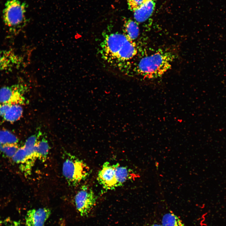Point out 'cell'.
Masks as SVG:
<instances>
[{"mask_svg": "<svg viewBox=\"0 0 226 226\" xmlns=\"http://www.w3.org/2000/svg\"><path fill=\"white\" fill-rule=\"evenodd\" d=\"M100 48L103 59L118 65L128 62L137 52L135 42L129 40L123 34L118 33L106 35L100 43Z\"/></svg>", "mask_w": 226, "mask_h": 226, "instance_id": "obj_1", "label": "cell"}, {"mask_svg": "<svg viewBox=\"0 0 226 226\" xmlns=\"http://www.w3.org/2000/svg\"><path fill=\"white\" fill-rule=\"evenodd\" d=\"M175 58V55L172 51L160 49L141 58L137 63L134 70L144 78H159L171 68Z\"/></svg>", "mask_w": 226, "mask_h": 226, "instance_id": "obj_2", "label": "cell"}, {"mask_svg": "<svg viewBox=\"0 0 226 226\" xmlns=\"http://www.w3.org/2000/svg\"><path fill=\"white\" fill-rule=\"evenodd\" d=\"M62 171L63 176L70 186L78 185L89 175L90 170L82 160L70 153H64Z\"/></svg>", "mask_w": 226, "mask_h": 226, "instance_id": "obj_3", "label": "cell"}, {"mask_svg": "<svg viewBox=\"0 0 226 226\" xmlns=\"http://www.w3.org/2000/svg\"><path fill=\"white\" fill-rule=\"evenodd\" d=\"M25 4L19 0H7L3 13L5 25L10 31L19 30L25 23Z\"/></svg>", "mask_w": 226, "mask_h": 226, "instance_id": "obj_4", "label": "cell"}, {"mask_svg": "<svg viewBox=\"0 0 226 226\" xmlns=\"http://www.w3.org/2000/svg\"><path fill=\"white\" fill-rule=\"evenodd\" d=\"M97 198L92 189L88 185L81 186L74 198L75 206L82 216H86L95 206Z\"/></svg>", "mask_w": 226, "mask_h": 226, "instance_id": "obj_5", "label": "cell"}, {"mask_svg": "<svg viewBox=\"0 0 226 226\" xmlns=\"http://www.w3.org/2000/svg\"><path fill=\"white\" fill-rule=\"evenodd\" d=\"M25 87L21 84H16L0 89V104H18L25 103L24 93Z\"/></svg>", "mask_w": 226, "mask_h": 226, "instance_id": "obj_6", "label": "cell"}, {"mask_svg": "<svg viewBox=\"0 0 226 226\" xmlns=\"http://www.w3.org/2000/svg\"><path fill=\"white\" fill-rule=\"evenodd\" d=\"M116 164L105 162L99 171L97 180L105 190H113L118 187L115 172Z\"/></svg>", "mask_w": 226, "mask_h": 226, "instance_id": "obj_7", "label": "cell"}, {"mask_svg": "<svg viewBox=\"0 0 226 226\" xmlns=\"http://www.w3.org/2000/svg\"><path fill=\"white\" fill-rule=\"evenodd\" d=\"M51 213L47 208H40L29 210L25 217V226H44Z\"/></svg>", "mask_w": 226, "mask_h": 226, "instance_id": "obj_8", "label": "cell"}, {"mask_svg": "<svg viewBox=\"0 0 226 226\" xmlns=\"http://www.w3.org/2000/svg\"><path fill=\"white\" fill-rule=\"evenodd\" d=\"M22 62V58L13 51L0 49V71L12 70Z\"/></svg>", "mask_w": 226, "mask_h": 226, "instance_id": "obj_9", "label": "cell"}, {"mask_svg": "<svg viewBox=\"0 0 226 226\" xmlns=\"http://www.w3.org/2000/svg\"><path fill=\"white\" fill-rule=\"evenodd\" d=\"M40 135H34L29 137L26 141L24 146L26 155V161L23 169L29 173L37 159L36 149L39 137Z\"/></svg>", "mask_w": 226, "mask_h": 226, "instance_id": "obj_10", "label": "cell"}, {"mask_svg": "<svg viewBox=\"0 0 226 226\" xmlns=\"http://www.w3.org/2000/svg\"><path fill=\"white\" fill-rule=\"evenodd\" d=\"M156 0H144L141 5L133 12L135 21L141 23L146 21L152 15L154 10Z\"/></svg>", "mask_w": 226, "mask_h": 226, "instance_id": "obj_11", "label": "cell"}, {"mask_svg": "<svg viewBox=\"0 0 226 226\" xmlns=\"http://www.w3.org/2000/svg\"><path fill=\"white\" fill-rule=\"evenodd\" d=\"M123 34L131 41L134 42L138 37L139 29L138 24L130 19L125 20L123 24Z\"/></svg>", "mask_w": 226, "mask_h": 226, "instance_id": "obj_12", "label": "cell"}, {"mask_svg": "<svg viewBox=\"0 0 226 226\" xmlns=\"http://www.w3.org/2000/svg\"><path fill=\"white\" fill-rule=\"evenodd\" d=\"M23 113V109L21 105H10L3 119L7 121L14 122L20 119Z\"/></svg>", "mask_w": 226, "mask_h": 226, "instance_id": "obj_13", "label": "cell"}, {"mask_svg": "<svg viewBox=\"0 0 226 226\" xmlns=\"http://www.w3.org/2000/svg\"><path fill=\"white\" fill-rule=\"evenodd\" d=\"M49 147L47 140L43 138L37 143L36 155L37 159L42 162H45L48 154Z\"/></svg>", "mask_w": 226, "mask_h": 226, "instance_id": "obj_14", "label": "cell"}, {"mask_svg": "<svg viewBox=\"0 0 226 226\" xmlns=\"http://www.w3.org/2000/svg\"><path fill=\"white\" fill-rule=\"evenodd\" d=\"M17 137L10 132L0 130V148L10 144H17Z\"/></svg>", "mask_w": 226, "mask_h": 226, "instance_id": "obj_15", "label": "cell"}, {"mask_svg": "<svg viewBox=\"0 0 226 226\" xmlns=\"http://www.w3.org/2000/svg\"><path fill=\"white\" fill-rule=\"evenodd\" d=\"M162 225L163 226H184L180 219L171 213H167L163 216Z\"/></svg>", "mask_w": 226, "mask_h": 226, "instance_id": "obj_16", "label": "cell"}, {"mask_svg": "<svg viewBox=\"0 0 226 226\" xmlns=\"http://www.w3.org/2000/svg\"><path fill=\"white\" fill-rule=\"evenodd\" d=\"M12 158L13 161L16 163H25L26 161V155L24 146L18 148Z\"/></svg>", "mask_w": 226, "mask_h": 226, "instance_id": "obj_17", "label": "cell"}, {"mask_svg": "<svg viewBox=\"0 0 226 226\" xmlns=\"http://www.w3.org/2000/svg\"><path fill=\"white\" fill-rule=\"evenodd\" d=\"M19 148L17 144H10L0 148V150L6 156L13 157Z\"/></svg>", "mask_w": 226, "mask_h": 226, "instance_id": "obj_18", "label": "cell"}, {"mask_svg": "<svg viewBox=\"0 0 226 226\" xmlns=\"http://www.w3.org/2000/svg\"><path fill=\"white\" fill-rule=\"evenodd\" d=\"M144 0H127L128 9L134 12L143 3Z\"/></svg>", "mask_w": 226, "mask_h": 226, "instance_id": "obj_19", "label": "cell"}, {"mask_svg": "<svg viewBox=\"0 0 226 226\" xmlns=\"http://www.w3.org/2000/svg\"><path fill=\"white\" fill-rule=\"evenodd\" d=\"M5 226H23L19 222H13L10 223L8 224Z\"/></svg>", "mask_w": 226, "mask_h": 226, "instance_id": "obj_20", "label": "cell"}, {"mask_svg": "<svg viewBox=\"0 0 226 226\" xmlns=\"http://www.w3.org/2000/svg\"><path fill=\"white\" fill-rule=\"evenodd\" d=\"M151 226H163L162 224H152Z\"/></svg>", "mask_w": 226, "mask_h": 226, "instance_id": "obj_21", "label": "cell"}]
</instances>
